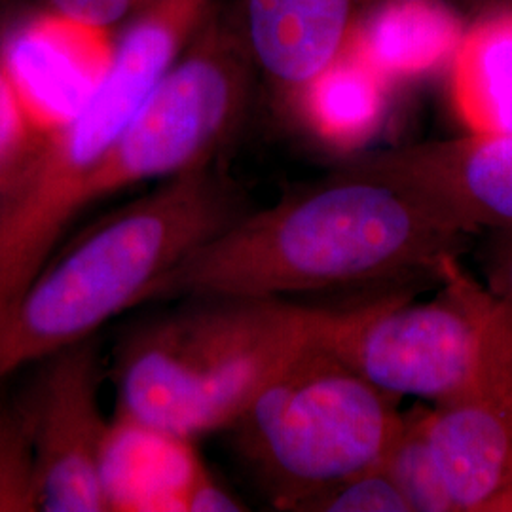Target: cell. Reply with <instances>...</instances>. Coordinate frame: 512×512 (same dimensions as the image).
Masks as SVG:
<instances>
[{
    "instance_id": "1",
    "label": "cell",
    "mask_w": 512,
    "mask_h": 512,
    "mask_svg": "<svg viewBox=\"0 0 512 512\" xmlns=\"http://www.w3.org/2000/svg\"><path fill=\"white\" fill-rule=\"evenodd\" d=\"M463 236L420 196L346 165L247 211L162 277L145 304L317 293L442 274Z\"/></svg>"
},
{
    "instance_id": "2",
    "label": "cell",
    "mask_w": 512,
    "mask_h": 512,
    "mask_svg": "<svg viewBox=\"0 0 512 512\" xmlns=\"http://www.w3.org/2000/svg\"><path fill=\"white\" fill-rule=\"evenodd\" d=\"M249 209L213 164L162 181L57 251L0 327V380L97 336Z\"/></svg>"
},
{
    "instance_id": "3",
    "label": "cell",
    "mask_w": 512,
    "mask_h": 512,
    "mask_svg": "<svg viewBox=\"0 0 512 512\" xmlns=\"http://www.w3.org/2000/svg\"><path fill=\"white\" fill-rule=\"evenodd\" d=\"M181 302L118 349L116 412L192 440L230 429L340 313L277 296Z\"/></svg>"
},
{
    "instance_id": "4",
    "label": "cell",
    "mask_w": 512,
    "mask_h": 512,
    "mask_svg": "<svg viewBox=\"0 0 512 512\" xmlns=\"http://www.w3.org/2000/svg\"><path fill=\"white\" fill-rule=\"evenodd\" d=\"M327 336L298 353L230 427L281 509L306 511L349 478L380 469L403 423L397 399Z\"/></svg>"
},
{
    "instance_id": "5",
    "label": "cell",
    "mask_w": 512,
    "mask_h": 512,
    "mask_svg": "<svg viewBox=\"0 0 512 512\" xmlns=\"http://www.w3.org/2000/svg\"><path fill=\"white\" fill-rule=\"evenodd\" d=\"M512 340V304L452 258L425 302L387 296L340 310L327 342L395 399L433 404L465 391Z\"/></svg>"
},
{
    "instance_id": "6",
    "label": "cell",
    "mask_w": 512,
    "mask_h": 512,
    "mask_svg": "<svg viewBox=\"0 0 512 512\" xmlns=\"http://www.w3.org/2000/svg\"><path fill=\"white\" fill-rule=\"evenodd\" d=\"M255 71L238 10L215 4L95 167L86 207L129 186L213 164L247 112Z\"/></svg>"
},
{
    "instance_id": "7",
    "label": "cell",
    "mask_w": 512,
    "mask_h": 512,
    "mask_svg": "<svg viewBox=\"0 0 512 512\" xmlns=\"http://www.w3.org/2000/svg\"><path fill=\"white\" fill-rule=\"evenodd\" d=\"M35 365L21 399L35 450L38 511L107 512L99 467L110 420L101 403L99 340L76 342Z\"/></svg>"
},
{
    "instance_id": "8",
    "label": "cell",
    "mask_w": 512,
    "mask_h": 512,
    "mask_svg": "<svg viewBox=\"0 0 512 512\" xmlns=\"http://www.w3.org/2000/svg\"><path fill=\"white\" fill-rule=\"evenodd\" d=\"M353 171L420 196L463 238L512 230V135H471L357 156Z\"/></svg>"
},
{
    "instance_id": "9",
    "label": "cell",
    "mask_w": 512,
    "mask_h": 512,
    "mask_svg": "<svg viewBox=\"0 0 512 512\" xmlns=\"http://www.w3.org/2000/svg\"><path fill=\"white\" fill-rule=\"evenodd\" d=\"M114 55L110 27L52 6L21 16L0 37V65L44 137L73 122L92 101Z\"/></svg>"
},
{
    "instance_id": "10",
    "label": "cell",
    "mask_w": 512,
    "mask_h": 512,
    "mask_svg": "<svg viewBox=\"0 0 512 512\" xmlns=\"http://www.w3.org/2000/svg\"><path fill=\"white\" fill-rule=\"evenodd\" d=\"M425 420L456 512H512V340Z\"/></svg>"
},
{
    "instance_id": "11",
    "label": "cell",
    "mask_w": 512,
    "mask_h": 512,
    "mask_svg": "<svg viewBox=\"0 0 512 512\" xmlns=\"http://www.w3.org/2000/svg\"><path fill=\"white\" fill-rule=\"evenodd\" d=\"M368 0H241L239 27L256 71L294 99L346 52Z\"/></svg>"
},
{
    "instance_id": "12",
    "label": "cell",
    "mask_w": 512,
    "mask_h": 512,
    "mask_svg": "<svg viewBox=\"0 0 512 512\" xmlns=\"http://www.w3.org/2000/svg\"><path fill=\"white\" fill-rule=\"evenodd\" d=\"M107 512H186L207 471L192 439L114 412L101 450Z\"/></svg>"
},
{
    "instance_id": "13",
    "label": "cell",
    "mask_w": 512,
    "mask_h": 512,
    "mask_svg": "<svg viewBox=\"0 0 512 512\" xmlns=\"http://www.w3.org/2000/svg\"><path fill=\"white\" fill-rule=\"evenodd\" d=\"M463 29L442 0H385L366 8L349 46L393 84L448 67Z\"/></svg>"
},
{
    "instance_id": "14",
    "label": "cell",
    "mask_w": 512,
    "mask_h": 512,
    "mask_svg": "<svg viewBox=\"0 0 512 512\" xmlns=\"http://www.w3.org/2000/svg\"><path fill=\"white\" fill-rule=\"evenodd\" d=\"M450 95L471 135H512V8L476 14L448 65Z\"/></svg>"
},
{
    "instance_id": "15",
    "label": "cell",
    "mask_w": 512,
    "mask_h": 512,
    "mask_svg": "<svg viewBox=\"0 0 512 512\" xmlns=\"http://www.w3.org/2000/svg\"><path fill=\"white\" fill-rule=\"evenodd\" d=\"M389 86L348 44L346 52L293 101L321 141L349 150L365 145L382 126Z\"/></svg>"
},
{
    "instance_id": "16",
    "label": "cell",
    "mask_w": 512,
    "mask_h": 512,
    "mask_svg": "<svg viewBox=\"0 0 512 512\" xmlns=\"http://www.w3.org/2000/svg\"><path fill=\"white\" fill-rule=\"evenodd\" d=\"M425 414L403 416L384 459L385 473L397 484L410 512H456L429 440Z\"/></svg>"
},
{
    "instance_id": "17",
    "label": "cell",
    "mask_w": 512,
    "mask_h": 512,
    "mask_svg": "<svg viewBox=\"0 0 512 512\" xmlns=\"http://www.w3.org/2000/svg\"><path fill=\"white\" fill-rule=\"evenodd\" d=\"M0 380V512H37L35 450L21 393Z\"/></svg>"
},
{
    "instance_id": "18",
    "label": "cell",
    "mask_w": 512,
    "mask_h": 512,
    "mask_svg": "<svg viewBox=\"0 0 512 512\" xmlns=\"http://www.w3.org/2000/svg\"><path fill=\"white\" fill-rule=\"evenodd\" d=\"M44 135L35 128L12 80L0 65V179L12 188L35 162Z\"/></svg>"
},
{
    "instance_id": "19",
    "label": "cell",
    "mask_w": 512,
    "mask_h": 512,
    "mask_svg": "<svg viewBox=\"0 0 512 512\" xmlns=\"http://www.w3.org/2000/svg\"><path fill=\"white\" fill-rule=\"evenodd\" d=\"M306 511L410 512V509L382 465L365 475L349 478L327 494L317 497Z\"/></svg>"
},
{
    "instance_id": "20",
    "label": "cell",
    "mask_w": 512,
    "mask_h": 512,
    "mask_svg": "<svg viewBox=\"0 0 512 512\" xmlns=\"http://www.w3.org/2000/svg\"><path fill=\"white\" fill-rule=\"evenodd\" d=\"M148 2L150 0H46V6L114 29L118 23L133 18Z\"/></svg>"
},
{
    "instance_id": "21",
    "label": "cell",
    "mask_w": 512,
    "mask_h": 512,
    "mask_svg": "<svg viewBox=\"0 0 512 512\" xmlns=\"http://www.w3.org/2000/svg\"><path fill=\"white\" fill-rule=\"evenodd\" d=\"M482 266L486 285L512 304V230L488 232Z\"/></svg>"
},
{
    "instance_id": "22",
    "label": "cell",
    "mask_w": 512,
    "mask_h": 512,
    "mask_svg": "<svg viewBox=\"0 0 512 512\" xmlns=\"http://www.w3.org/2000/svg\"><path fill=\"white\" fill-rule=\"evenodd\" d=\"M243 509L241 501L222 488L209 471H205L190 494L186 512H234Z\"/></svg>"
},
{
    "instance_id": "23",
    "label": "cell",
    "mask_w": 512,
    "mask_h": 512,
    "mask_svg": "<svg viewBox=\"0 0 512 512\" xmlns=\"http://www.w3.org/2000/svg\"><path fill=\"white\" fill-rule=\"evenodd\" d=\"M463 4L473 12V14H482L490 10H499V8H512V0H463Z\"/></svg>"
},
{
    "instance_id": "24",
    "label": "cell",
    "mask_w": 512,
    "mask_h": 512,
    "mask_svg": "<svg viewBox=\"0 0 512 512\" xmlns=\"http://www.w3.org/2000/svg\"><path fill=\"white\" fill-rule=\"evenodd\" d=\"M10 192H12V186L6 183L4 179H0V213H2L4 205H6V202H8V196H10Z\"/></svg>"
},
{
    "instance_id": "25",
    "label": "cell",
    "mask_w": 512,
    "mask_h": 512,
    "mask_svg": "<svg viewBox=\"0 0 512 512\" xmlns=\"http://www.w3.org/2000/svg\"><path fill=\"white\" fill-rule=\"evenodd\" d=\"M378 2H385V0H368V4H366V8H368V6H372V4H378Z\"/></svg>"
}]
</instances>
